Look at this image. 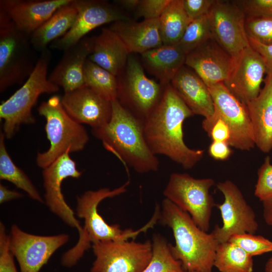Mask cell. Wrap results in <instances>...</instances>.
Masks as SVG:
<instances>
[{
	"mask_svg": "<svg viewBox=\"0 0 272 272\" xmlns=\"http://www.w3.org/2000/svg\"><path fill=\"white\" fill-rule=\"evenodd\" d=\"M92 248L96 257L90 272H142L153 257L150 240L98 242Z\"/></svg>",
	"mask_w": 272,
	"mask_h": 272,
	"instance_id": "8fae6325",
	"label": "cell"
},
{
	"mask_svg": "<svg viewBox=\"0 0 272 272\" xmlns=\"http://www.w3.org/2000/svg\"><path fill=\"white\" fill-rule=\"evenodd\" d=\"M207 17L213 38L234 58L249 46L246 16L237 1L215 0Z\"/></svg>",
	"mask_w": 272,
	"mask_h": 272,
	"instance_id": "7c38bea8",
	"label": "cell"
},
{
	"mask_svg": "<svg viewBox=\"0 0 272 272\" xmlns=\"http://www.w3.org/2000/svg\"><path fill=\"white\" fill-rule=\"evenodd\" d=\"M24 194L16 190L9 189L2 183L0 184V203L22 198Z\"/></svg>",
	"mask_w": 272,
	"mask_h": 272,
	"instance_id": "ee69618b",
	"label": "cell"
},
{
	"mask_svg": "<svg viewBox=\"0 0 272 272\" xmlns=\"http://www.w3.org/2000/svg\"><path fill=\"white\" fill-rule=\"evenodd\" d=\"M8 236L9 249L19 263L20 272H39L52 255L69 240L66 234H30L15 224L11 227Z\"/></svg>",
	"mask_w": 272,
	"mask_h": 272,
	"instance_id": "5bb4252c",
	"label": "cell"
},
{
	"mask_svg": "<svg viewBox=\"0 0 272 272\" xmlns=\"http://www.w3.org/2000/svg\"><path fill=\"white\" fill-rule=\"evenodd\" d=\"M217 187L224 197L223 203L216 205L220 211L223 225H216L212 232L219 244L228 241L235 235L254 234L258 228L254 212L238 187L226 180L219 182Z\"/></svg>",
	"mask_w": 272,
	"mask_h": 272,
	"instance_id": "4fadbf2b",
	"label": "cell"
},
{
	"mask_svg": "<svg viewBox=\"0 0 272 272\" xmlns=\"http://www.w3.org/2000/svg\"><path fill=\"white\" fill-rule=\"evenodd\" d=\"M14 256L9 247V236L4 224L0 222V272H18Z\"/></svg>",
	"mask_w": 272,
	"mask_h": 272,
	"instance_id": "8d00e7d4",
	"label": "cell"
},
{
	"mask_svg": "<svg viewBox=\"0 0 272 272\" xmlns=\"http://www.w3.org/2000/svg\"><path fill=\"white\" fill-rule=\"evenodd\" d=\"M254 195L262 202L272 199V165L266 156L257 171Z\"/></svg>",
	"mask_w": 272,
	"mask_h": 272,
	"instance_id": "d590c367",
	"label": "cell"
},
{
	"mask_svg": "<svg viewBox=\"0 0 272 272\" xmlns=\"http://www.w3.org/2000/svg\"><path fill=\"white\" fill-rule=\"evenodd\" d=\"M129 183L128 180L113 190L102 188L95 191L88 190L77 197L76 214L78 217L84 220V225L79 234V238L76 245L62 255L60 260L62 265L67 267L75 265L85 251L91 247V243L134 239L140 233L146 232L157 223L160 214L158 209L155 210L150 221L136 231L132 229L122 230L118 224L109 225L98 213L97 207L102 200L125 192Z\"/></svg>",
	"mask_w": 272,
	"mask_h": 272,
	"instance_id": "3957f363",
	"label": "cell"
},
{
	"mask_svg": "<svg viewBox=\"0 0 272 272\" xmlns=\"http://www.w3.org/2000/svg\"><path fill=\"white\" fill-rule=\"evenodd\" d=\"M91 52L88 58L116 77L125 68L130 54L119 36L109 27H104L91 38Z\"/></svg>",
	"mask_w": 272,
	"mask_h": 272,
	"instance_id": "cb8c5ba5",
	"label": "cell"
},
{
	"mask_svg": "<svg viewBox=\"0 0 272 272\" xmlns=\"http://www.w3.org/2000/svg\"><path fill=\"white\" fill-rule=\"evenodd\" d=\"M229 241L238 246L252 257L272 252V241L260 235L249 233L235 235Z\"/></svg>",
	"mask_w": 272,
	"mask_h": 272,
	"instance_id": "e575fe53",
	"label": "cell"
},
{
	"mask_svg": "<svg viewBox=\"0 0 272 272\" xmlns=\"http://www.w3.org/2000/svg\"><path fill=\"white\" fill-rule=\"evenodd\" d=\"M214 265L220 272H252V256L236 244L227 241L219 244Z\"/></svg>",
	"mask_w": 272,
	"mask_h": 272,
	"instance_id": "f546056e",
	"label": "cell"
},
{
	"mask_svg": "<svg viewBox=\"0 0 272 272\" xmlns=\"http://www.w3.org/2000/svg\"><path fill=\"white\" fill-rule=\"evenodd\" d=\"M265 272H272V256L266 262L265 265Z\"/></svg>",
	"mask_w": 272,
	"mask_h": 272,
	"instance_id": "7dc6e473",
	"label": "cell"
},
{
	"mask_svg": "<svg viewBox=\"0 0 272 272\" xmlns=\"http://www.w3.org/2000/svg\"><path fill=\"white\" fill-rule=\"evenodd\" d=\"M194 115L170 84L164 87L162 98L144 121L147 143L155 155L165 156L186 170L202 158L204 150L189 148L183 139V124Z\"/></svg>",
	"mask_w": 272,
	"mask_h": 272,
	"instance_id": "6da1fadb",
	"label": "cell"
},
{
	"mask_svg": "<svg viewBox=\"0 0 272 272\" xmlns=\"http://www.w3.org/2000/svg\"><path fill=\"white\" fill-rule=\"evenodd\" d=\"M215 184L212 178L196 179L187 173H172L163 194L187 213L198 228L208 232L212 209L216 205L210 192Z\"/></svg>",
	"mask_w": 272,
	"mask_h": 272,
	"instance_id": "ba28073f",
	"label": "cell"
},
{
	"mask_svg": "<svg viewBox=\"0 0 272 272\" xmlns=\"http://www.w3.org/2000/svg\"><path fill=\"white\" fill-rule=\"evenodd\" d=\"M109 28L121 39L129 53L142 54L163 45L159 18L139 22L120 20L111 23Z\"/></svg>",
	"mask_w": 272,
	"mask_h": 272,
	"instance_id": "603a6c76",
	"label": "cell"
},
{
	"mask_svg": "<svg viewBox=\"0 0 272 272\" xmlns=\"http://www.w3.org/2000/svg\"><path fill=\"white\" fill-rule=\"evenodd\" d=\"M153 257L142 272H186L181 262L174 258L166 239L155 234L152 239Z\"/></svg>",
	"mask_w": 272,
	"mask_h": 272,
	"instance_id": "1f68e13d",
	"label": "cell"
},
{
	"mask_svg": "<svg viewBox=\"0 0 272 272\" xmlns=\"http://www.w3.org/2000/svg\"><path fill=\"white\" fill-rule=\"evenodd\" d=\"M71 0H1L4 12L17 28L30 36L60 7Z\"/></svg>",
	"mask_w": 272,
	"mask_h": 272,
	"instance_id": "ffe728a7",
	"label": "cell"
},
{
	"mask_svg": "<svg viewBox=\"0 0 272 272\" xmlns=\"http://www.w3.org/2000/svg\"><path fill=\"white\" fill-rule=\"evenodd\" d=\"M159 220L172 230L175 245L169 244L171 254L186 272H212L219 245L212 232L201 230L187 213L167 198L162 201Z\"/></svg>",
	"mask_w": 272,
	"mask_h": 272,
	"instance_id": "277c9868",
	"label": "cell"
},
{
	"mask_svg": "<svg viewBox=\"0 0 272 272\" xmlns=\"http://www.w3.org/2000/svg\"><path fill=\"white\" fill-rule=\"evenodd\" d=\"M201 126L212 141L226 142L229 145L231 131L223 119L218 118L208 124L201 125Z\"/></svg>",
	"mask_w": 272,
	"mask_h": 272,
	"instance_id": "ab89813d",
	"label": "cell"
},
{
	"mask_svg": "<svg viewBox=\"0 0 272 272\" xmlns=\"http://www.w3.org/2000/svg\"><path fill=\"white\" fill-rule=\"evenodd\" d=\"M262 203L264 221L268 225L272 226V199L263 201Z\"/></svg>",
	"mask_w": 272,
	"mask_h": 272,
	"instance_id": "f6af8a7d",
	"label": "cell"
},
{
	"mask_svg": "<svg viewBox=\"0 0 272 272\" xmlns=\"http://www.w3.org/2000/svg\"><path fill=\"white\" fill-rule=\"evenodd\" d=\"M171 0H140L137 8L138 17L144 19H154L160 18Z\"/></svg>",
	"mask_w": 272,
	"mask_h": 272,
	"instance_id": "74e56055",
	"label": "cell"
},
{
	"mask_svg": "<svg viewBox=\"0 0 272 272\" xmlns=\"http://www.w3.org/2000/svg\"><path fill=\"white\" fill-rule=\"evenodd\" d=\"M215 0H183L185 11L190 21L207 15Z\"/></svg>",
	"mask_w": 272,
	"mask_h": 272,
	"instance_id": "60d3db41",
	"label": "cell"
},
{
	"mask_svg": "<svg viewBox=\"0 0 272 272\" xmlns=\"http://www.w3.org/2000/svg\"><path fill=\"white\" fill-rule=\"evenodd\" d=\"M265 73L262 57L249 45L234 58L232 70L223 83L236 98L246 104L259 95Z\"/></svg>",
	"mask_w": 272,
	"mask_h": 272,
	"instance_id": "e0dca14e",
	"label": "cell"
},
{
	"mask_svg": "<svg viewBox=\"0 0 272 272\" xmlns=\"http://www.w3.org/2000/svg\"><path fill=\"white\" fill-rule=\"evenodd\" d=\"M231 147L226 142L212 141L208 148V154L215 160H228L233 153Z\"/></svg>",
	"mask_w": 272,
	"mask_h": 272,
	"instance_id": "b9f144b4",
	"label": "cell"
},
{
	"mask_svg": "<svg viewBox=\"0 0 272 272\" xmlns=\"http://www.w3.org/2000/svg\"><path fill=\"white\" fill-rule=\"evenodd\" d=\"M245 30L249 38L263 45H272V16L246 17Z\"/></svg>",
	"mask_w": 272,
	"mask_h": 272,
	"instance_id": "836d02e7",
	"label": "cell"
},
{
	"mask_svg": "<svg viewBox=\"0 0 272 272\" xmlns=\"http://www.w3.org/2000/svg\"><path fill=\"white\" fill-rule=\"evenodd\" d=\"M70 154L69 152H66L43 169L44 199L51 212L69 226L76 228L79 233L83 227L65 202L61 188L64 179L68 177L78 178L83 173L77 169L76 163Z\"/></svg>",
	"mask_w": 272,
	"mask_h": 272,
	"instance_id": "2e32d148",
	"label": "cell"
},
{
	"mask_svg": "<svg viewBox=\"0 0 272 272\" xmlns=\"http://www.w3.org/2000/svg\"><path fill=\"white\" fill-rule=\"evenodd\" d=\"M78 14L75 0L59 8L30 36V43L34 50L40 52L49 43L63 36L73 26Z\"/></svg>",
	"mask_w": 272,
	"mask_h": 272,
	"instance_id": "4316f807",
	"label": "cell"
},
{
	"mask_svg": "<svg viewBox=\"0 0 272 272\" xmlns=\"http://www.w3.org/2000/svg\"><path fill=\"white\" fill-rule=\"evenodd\" d=\"M34 48L30 36L19 30L0 11V92L22 84L35 66Z\"/></svg>",
	"mask_w": 272,
	"mask_h": 272,
	"instance_id": "52a82bcc",
	"label": "cell"
},
{
	"mask_svg": "<svg viewBox=\"0 0 272 272\" xmlns=\"http://www.w3.org/2000/svg\"><path fill=\"white\" fill-rule=\"evenodd\" d=\"M170 85L194 115L209 118L214 113V105L209 88L190 67L184 65Z\"/></svg>",
	"mask_w": 272,
	"mask_h": 272,
	"instance_id": "7402d4cb",
	"label": "cell"
},
{
	"mask_svg": "<svg viewBox=\"0 0 272 272\" xmlns=\"http://www.w3.org/2000/svg\"><path fill=\"white\" fill-rule=\"evenodd\" d=\"M61 102L74 120L88 124L92 129L105 125L111 117V102L87 86L64 92Z\"/></svg>",
	"mask_w": 272,
	"mask_h": 272,
	"instance_id": "ac0fdd59",
	"label": "cell"
},
{
	"mask_svg": "<svg viewBox=\"0 0 272 272\" xmlns=\"http://www.w3.org/2000/svg\"><path fill=\"white\" fill-rule=\"evenodd\" d=\"M213 38L207 15L191 21L176 45L186 55Z\"/></svg>",
	"mask_w": 272,
	"mask_h": 272,
	"instance_id": "d6a6232c",
	"label": "cell"
},
{
	"mask_svg": "<svg viewBox=\"0 0 272 272\" xmlns=\"http://www.w3.org/2000/svg\"><path fill=\"white\" fill-rule=\"evenodd\" d=\"M111 117L108 123L92 129L104 147L139 173L157 171L159 161L151 150L144 132V122L118 100L111 101Z\"/></svg>",
	"mask_w": 272,
	"mask_h": 272,
	"instance_id": "7a4b0ae2",
	"label": "cell"
},
{
	"mask_svg": "<svg viewBox=\"0 0 272 272\" xmlns=\"http://www.w3.org/2000/svg\"><path fill=\"white\" fill-rule=\"evenodd\" d=\"M248 40L249 45L262 57L266 66L267 75L272 76V45H263L249 38Z\"/></svg>",
	"mask_w": 272,
	"mask_h": 272,
	"instance_id": "7bdbcfd3",
	"label": "cell"
},
{
	"mask_svg": "<svg viewBox=\"0 0 272 272\" xmlns=\"http://www.w3.org/2000/svg\"><path fill=\"white\" fill-rule=\"evenodd\" d=\"M187 272H196V271H187Z\"/></svg>",
	"mask_w": 272,
	"mask_h": 272,
	"instance_id": "c3c4849f",
	"label": "cell"
},
{
	"mask_svg": "<svg viewBox=\"0 0 272 272\" xmlns=\"http://www.w3.org/2000/svg\"><path fill=\"white\" fill-rule=\"evenodd\" d=\"M159 19L164 45H176L191 22L185 11L183 0H171Z\"/></svg>",
	"mask_w": 272,
	"mask_h": 272,
	"instance_id": "83f0119b",
	"label": "cell"
},
{
	"mask_svg": "<svg viewBox=\"0 0 272 272\" xmlns=\"http://www.w3.org/2000/svg\"><path fill=\"white\" fill-rule=\"evenodd\" d=\"M3 132L0 133V179L8 181L26 192L32 199L44 203L36 187L26 174L13 161L5 142Z\"/></svg>",
	"mask_w": 272,
	"mask_h": 272,
	"instance_id": "f1b7e54d",
	"label": "cell"
},
{
	"mask_svg": "<svg viewBox=\"0 0 272 272\" xmlns=\"http://www.w3.org/2000/svg\"><path fill=\"white\" fill-rule=\"evenodd\" d=\"M145 68L157 78L163 87L171 81L185 65L186 54L177 45H162L143 53Z\"/></svg>",
	"mask_w": 272,
	"mask_h": 272,
	"instance_id": "484cf974",
	"label": "cell"
},
{
	"mask_svg": "<svg viewBox=\"0 0 272 272\" xmlns=\"http://www.w3.org/2000/svg\"><path fill=\"white\" fill-rule=\"evenodd\" d=\"M255 144L262 152L272 150V76L267 75L259 95L246 104Z\"/></svg>",
	"mask_w": 272,
	"mask_h": 272,
	"instance_id": "d4e9b609",
	"label": "cell"
},
{
	"mask_svg": "<svg viewBox=\"0 0 272 272\" xmlns=\"http://www.w3.org/2000/svg\"><path fill=\"white\" fill-rule=\"evenodd\" d=\"M91 52V38L84 37L63 51L61 59L48 77L64 92L86 86L84 65Z\"/></svg>",
	"mask_w": 272,
	"mask_h": 272,
	"instance_id": "44dd1931",
	"label": "cell"
},
{
	"mask_svg": "<svg viewBox=\"0 0 272 272\" xmlns=\"http://www.w3.org/2000/svg\"><path fill=\"white\" fill-rule=\"evenodd\" d=\"M51 53L48 48L40 52L34 69L22 86L0 105V118L4 120L3 133L11 139L22 124H31L36 119L32 113L42 94L57 92L59 87L47 77Z\"/></svg>",
	"mask_w": 272,
	"mask_h": 272,
	"instance_id": "5b68a950",
	"label": "cell"
},
{
	"mask_svg": "<svg viewBox=\"0 0 272 272\" xmlns=\"http://www.w3.org/2000/svg\"><path fill=\"white\" fill-rule=\"evenodd\" d=\"M86 86L108 101L117 100L119 82L117 77L88 58L84 65Z\"/></svg>",
	"mask_w": 272,
	"mask_h": 272,
	"instance_id": "4dcf8cb0",
	"label": "cell"
},
{
	"mask_svg": "<svg viewBox=\"0 0 272 272\" xmlns=\"http://www.w3.org/2000/svg\"><path fill=\"white\" fill-rule=\"evenodd\" d=\"M246 17L272 16V0L236 1Z\"/></svg>",
	"mask_w": 272,
	"mask_h": 272,
	"instance_id": "f35d334b",
	"label": "cell"
},
{
	"mask_svg": "<svg viewBox=\"0 0 272 272\" xmlns=\"http://www.w3.org/2000/svg\"><path fill=\"white\" fill-rule=\"evenodd\" d=\"M140 0H119L115 1L114 3L123 7L127 10H136Z\"/></svg>",
	"mask_w": 272,
	"mask_h": 272,
	"instance_id": "bcb514c9",
	"label": "cell"
},
{
	"mask_svg": "<svg viewBox=\"0 0 272 272\" xmlns=\"http://www.w3.org/2000/svg\"><path fill=\"white\" fill-rule=\"evenodd\" d=\"M124 79H118L117 100L132 114L144 121L160 102L164 90L147 77L140 62L129 56Z\"/></svg>",
	"mask_w": 272,
	"mask_h": 272,
	"instance_id": "9c48e42d",
	"label": "cell"
},
{
	"mask_svg": "<svg viewBox=\"0 0 272 272\" xmlns=\"http://www.w3.org/2000/svg\"><path fill=\"white\" fill-rule=\"evenodd\" d=\"M208 87L215 111L211 117L204 118L201 125L221 118L230 129V147L242 151H250L254 148V132L246 104L236 98L223 82Z\"/></svg>",
	"mask_w": 272,
	"mask_h": 272,
	"instance_id": "30bf717a",
	"label": "cell"
},
{
	"mask_svg": "<svg viewBox=\"0 0 272 272\" xmlns=\"http://www.w3.org/2000/svg\"><path fill=\"white\" fill-rule=\"evenodd\" d=\"M75 4L78 14L74 25L63 36L51 43L52 49L63 51L99 26L129 19L118 7L106 1L75 0Z\"/></svg>",
	"mask_w": 272,
	"mask_h": 272,
	"instance_id": "9a60e30c",
	"label": "cell"
},
{
	"mask_svg": "<svg viewBox=\"0 0 272 272\" xmlns=\"http://www.w3.org/2000/svg\"><path fill=\"white\" fill-rule=\"evenodd\" d=\"M46 120L45 129L50 147L38 153L36 164L42 169L67 152L82 151L88 143V132L82 124L74 120L64 109L61 98L55 95L42 102L37 108Z\"/></svg>",
	"mask_w": 272,
	"mask_h": 272,
	"instance_id": "8992f818",
	"label": "cell"
},
{
	"mask_svg": "<svg viewBox=\"0 0 272 272\" xmlns=\"http://www.w3.org/2000/svg\"><path fill=\"white\" fill-rule=\"evenodd\" d=\"M234 58L213 38L188 53L185 65L191 69L209 87L224 82L233 67Z\"/></svg>",
	"mask_w": 272,
	"mask_h": 272,
	"instance_id": "d6986e66",
	"label": "cell"
}]
</instances>
